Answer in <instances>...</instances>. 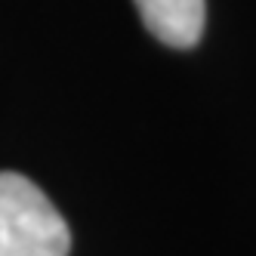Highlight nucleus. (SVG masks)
Here are the masks:
<instances>
[{
  "instance_id": "obj_1",
  "label": "nucleus",
  "mask_w": 256,
  "mask_h": 256,
  "mask_svg": "<svg viewBox=\"0 0 256 256\" xmlns=\"http://www.w3.org/2000/svg\"><path fill=\"white\" fill-rule=\"evenodd\" d=\"M71 232L22 173H0V256H68Z\"/></svg>"
},
{
  "instance_id": "obj_2",
  "label": "nucleus",
  "mask_w": 256,
  "mask_h": 256,
  "mask_svg": "<svg viewBox=\"0 0 256 256\" xmlns=\"http://www.w3.org/2000/svg\"><path fill=\"white\" fill-rule=\"evenodd\" d=\"M136 10L145 28L173 50H188L204 34L207 22L204 0H136Z\"/></svg>"
}]
</instances>
